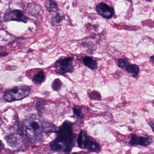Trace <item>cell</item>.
Here are the masks:
<instances>
[{"label": "cell", "instance_id": "6da1fadb", "mask_svg": "<svg viewBox=\"0 0 154 154\" xmlns=\"http://www.w3.org/2000/svg\"><path fill=\"white\" fill-rule=\"evenodd\" d=\"M55 133L57 137L51 143V149L55 152H70L75 144L73 123L66 120Z\"/></svg>", "mask_w": 154, "mask_h": 154}, {"label": "cell", "instance_id": "7a4b0ae2", "mask_svg": "<svg viewBox=\"0 0 154 154\" xmlns=\"http://www.w3.org/2000/svg\"><path fill=\"white\" fill-rule=\"evenodd\" d=\"M25 132L32 143L37 144L41 142L43 131V125L35 115H30L24 121Z\"/></svg>", "mask_w": 154, "mask_h": 154}, {"label": "cell", "instance_id": "3957f363", "mask_svg": "<svg viewBox=\"0 0 154 154\" xmlns=\"http://www.w3.org/2000/svg\"><path fill=\"white\" fill-rule=\"evenodd\" d=\"M77 143L79 148L87 149L91 152L99 153L101 150L99 144L94 141L83 130H82L80 133L77 138Z\"/></svg>", "mask_w": 154, "mask_h": 154}, {"label": "cell", "instance_id": "277c9868", "mask_svg": "<svg viewBox=\"0 0 154 154\" xmlns=\"http://www.w3.org/2000/svg\"><path fill=\"white\" fill-rule=\"evenodd\" d=\"M31 89L28 86H20L5 91L3 97L7 102L20 100L29 95Z\"/></svg>", "mask_w": 154, "mask_h": 154}, {"label": "cell", "instance_id": "5b68a950", "mask_svg": "<svg viewBox=\"0 0 154 154\" xmlns=\"http://www.w3.org/2000/svg\"><path fill=\"white\" fill-rule=\"evenodd\" d=\"M72 62L73 59L70 57H63L59 59L57 62L56 72L61 75L68 73H72L74 71Z\"/></svg>", "mask_w": 154, "mask_h": 154}, {"label": "cell", "instance_id": "8992f818", "mask_svg": "<svg viewBox=\"0 0 154 154\" xmlns=\"http://www.w3.org/2000/svg\"><path fill=\"white\" fill-rule=\"evenodd\" d=\"M4 20L6 21L14 20L26 23L28 20V18L21 11L14 10L10 11L5 14Z\"/></svg>", "mask_w": 154, "mask_h": 154}, {"label": "cell", "instance_id": "52a82bcc", "mask_svg": "<svg viewBox=\"0 0 154 154\" xmlns=\"http://www.w3.org/2000/svg\"><path fill=\"white\" fill-rule=\"evenodd\" d=\"M96 11L100 15L107 19L111 18L114 14L113 8L105 3H100L96 7Z\"/></svg>", "mask_w": 154, "mask_h": 154}, {"label": "cell", "instance_id": "ba28073f", "mask_svg": "<svg viewBox=\"0 0 154 154\" xmlns=\"http://www.w3.org/2000/svg\"><path fill=\"white\" fill-rule=\"evenodd\" d=\"M152 142V139L151 137H139L136 135H133L131 137L130 144L131 145H140L146 146L151 144Z\"/></svg>", "mask_w": 154, "mask_h": 154}, {"label": "cell", "instance_id": "9c48e42d", "mask_svg": "<svg viewBox=\"0 0 154 154\" xmlns=\"http://www.w3.org/2000/svg\"><path fill=\"white\" fill-rule=\"evenodd\" d=\"M46 8L48 9V11L51 13L56 14L57 15V18L56 20L57 22L59 23L62 20V18L60 15L58 13V9L56 3L53 2L51 0H47L46 2Z\"/></svg>", "mask_w": 154, "mask_h": 154}, {"label": "cell", "instance_id": "30bf717a", "mask_svg": "<svg viewBox=\"0 0 154 154\" xmlns=\"http://www.w3.org/2000/svg\"><path fill=\"white\" fill-rule=\"evenodd\" d=\"M82 61L84 65L91 70H96L97 68V63L91 57L87 56L84 57Z\"/></svg>", "mask_w": 154, "mask_h": 154}, {"label": "cell", "instance_id": "8fae6325", "mask_svg": "<svg viewBox=\"0 0 154 154\" xmlns=\"http://www.w3.org/2000/svg\"><path fill=\"white\" fill-rule=\"evenodd\" d=\"M6 142L12 147H15L20 143V137L16 135H11L6 137Z\"/></svg>", "mask_w": 154, "mask_h": 154}, {"label": "cell", "instance_id": "7c38bea8", "mask_svg": "<svg viewBox=\"0 0 154 154\" xmlns=\"http://www.w3.org/2000/svg\"><path fill=\"white\" fill-rule=\"evenodd\" d=\"M126 70L129 74H131L134 77H136L140 71L139 66L135 64L129 65L127 67Z\"/></svg>", "mask_w": 154, "mask_h": 154}, {"label": "cell", "instance_id": "4fadbf2b", "mask_svg": "<svg viewBox=\"0 0 154 154\" xmlns=\"http://www.w3.org/2000/svg\"><path fill=\"white\" fill-rule=\"evenodd\" d=\"M45 105H46V101L44 100H40L36 103V108H37L38 114L40 116H42L43 114Z\"/></svg>", "mask_w": 154, "mask_h": 154}, {"label": "cell", "instance_id": "5bb4252c", "mask_svg": "<svg viewBox=\"0 0 154 154\" xmlns=\"http://www.w3.org/2000/svg\"><path fill=\"white\" fill-rule=\"evenodd\" d=\"M45 79L44 72L42 71H40L38 74L33 76L32 80L34 82L40 84L44 81Z\"/></svg>", "mask_w": 154, "mask_h": 154}, {"label": "cell", "instance_id": "9a60e30c", "mask_svg": "<svg viewBox=\"0 0 154 154\" xmlns=\"http://www.w3.org/2000/svg\"><path fill=\"white\" fill-rule=\"evenodd\" d=\"M43 131L47 133H55L56 131V127L52 124L45 123L43 125Z\"/></svg>", "mask_w": 154, "mask_h": 154}, {"label": "cell", "instance_id": "2e32d148", "mask_svg": "<svg viewBox=\"0 0 154 154\" xmlns=\"http://www.w3.org/2000/svg\"><path fill=\"white\" fill-rule=\"evenodd\" d=\"M62 86V82L59 79H56L52 82L51 84V88L53 90L58 91Z\"/></svg>", "mask_w": 154, "mask_h": 154}, {"label": "cell", "instance_id": "e0dca14e", "mask_svg": "<svg viewBox=\"0 0 154 154\" xmlns=\"http://www.w3.org/2000/svg\"><path fill=\"white\" fill-rule=\"evenodd\" d=\"M129 65V62L125 59H119L118 60V65L120 68H126Z\"/></svg>", "mask_w": 154, "mask_h": 154}, {"label": "cell", "instance_id": "ac0fdd59", "mask_svg": "<svg viewBox=\"0 0 154 154\" xmlns=\"http://www.w3.org/2000/svg\"><path fill=\"white\" fill-rule=\"evenodd\" d=\"M73 111H74V113L76 116L77 117H78V118L80 119L83 118L84 115L82 113L81 109L75 107L73 108Z\"/></svg>", "mask_w": 154, "mask_h": 154}, {"label": "cell", "instance_id": "d6986e66", "mask_svg": "<svg viewBox=\"0 0 154 154\" xmlns=\"http://www.w3.org/2000/svg\"><path fill=\"white\" fill-rule=\"evenodd\" d=\"M91 99L96 100H100L101 96L99 92L97 91H93L91 93V95H90Z\"/></svg>", "mask_w": 154, "mask_h": 154}, {"label": "cell", "instance_id": "ffe728a7", "mask_svg": "<svg viewBox=\"0 0 154 154\" xmlns=\"http://www.w3.org/2000/svg\"><path fill=\"white\" fill-rule=\"evenodd\" d=\"M8 53L6 52H2V51H0V57H4V56H7Z\"/></svg>", "mask_w": 154, "mask_h": 154}, {"label": "cell", "instance_id": "44dd1931", "mask_svg": "<svg viewBox=\"0 0 154 154\" xmlns=\"http://www.w3.org/2000/svg\"><path fill=\"white\" fill-rule=\"evenodd\" d=\"M149 125H150V126L152 128L153 131L154 132V123H152V122H151V123H149Z\"/></svg>", "mask_w": 154, "mask_h": 154}, {"label": "cell", "instance_id": "7402d4cb", "mask_svg": "<svg viewBox=\"0 0 154 154\" xmlns=\"http://www.w3.org/2000/svg\"><path fill=\"white\" fill-rule=\"evenodd\" d=\"M150 60L152 62H154V56H152L150 57Z\"/></svg>", "mask_w": 154, "mask_h": 154}, {"label": "cell", "instance_id": "603a6c76", "mask_svg": "<svg viewBox=\"0 0 154 154\" xmlns=\"http://www.w3.org/2000/svg\"><path fill=\"white\" fill-rule=\"evenodd\" d=\"M3 146L2 145V143L0 142V151L2 150L3 148Z\"/></svg>", "mask_w": 154, "mask_h": 154}, {"label": "cell", "instance_id": "cb8c5ba5", "mask_svg": "<svg viewBox=\"0 0 154 154\" xmlns=\"http://www.w3.org/2000/svg\"><path fill=\"white\" fill-rule=\"evenodd\" d=\"M1 20H0V24H1Z\"/></svg>", "mask_w": 154, "mask_h": 154}]
</instances>
